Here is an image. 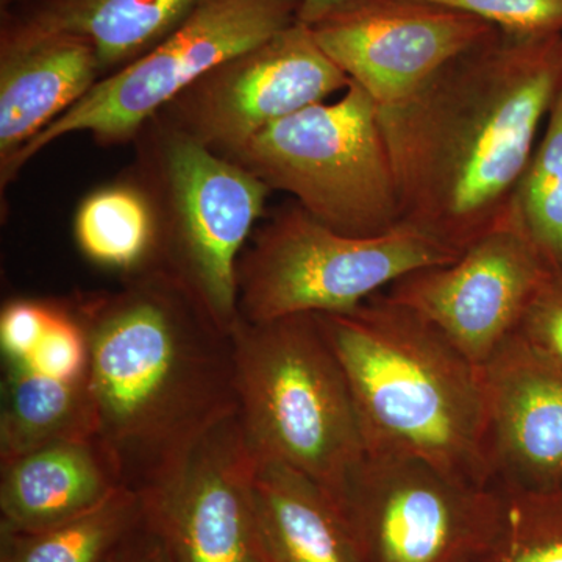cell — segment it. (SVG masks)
Segmentation results:
<instances>
[{"label": "cell", "instance_id": "1", "mask_svg": "<svg viewBox=\"0 0 562 562\" xmlns=\"http://www.w3.org/2000/svg\"><path fill=\"white\" fill-rule=\"evenodd\" d=\"M562 35L495 32L380 109L402 222L460 255L508 220L554 99Z\"/></svg>", "mask_w": 562, "mask_h": 562}, {"label": "cell", "instance_id": "2", "mask_svg": "<svg viewBox=\"0 0 562 562\" xmlns=\"http://www.w3.org/2000/svg\"><path fill=\"white\" fill-rule=\"evenodd\" d=\"M66 301L87 336L95 439L122 486L157 490L238 413L232 331L160 269Z\"/></svg>", "mask_w": 562, "mask_h": 562}, {"label": "cell", "instance_id": "3", "mask_svg": "<svg viewBox=\"0 0 562 562\" xmlns=\"http://www.w3.org/2000/svg\"><path fill=\"white\" fill-rule=\"evenodd\" d=\"M316 316L346 373L368 457L414 458L494 486L482 366L383 292Z\"/></svg>", "mask_w": 562, "mask_h": 562}, {"label": "cell", "instance_id": "4", "mask_svg": "<svg viewBox=\"0 0 562 562\" xmlns=\"http://www.w3.org/2000/svg\"><path fill=\"white\" fill-rule=\"evenodd\" d=\"M238 419L257 460L283 462L342 506L368 452L346 373L316 314L238 319Z\"/></svg>", "mask_w": 562, "mask_h": 562}, {"label": "cell", "instance_id": "5", "mask_svg": "<svg viewBox=\"0 0 562 562\" xmlns=\"http://www.w3.org/2000/svg\"><path fill=\"white\" fill-rule=\"evenodd\" d=\"M131 183L155 222L151 269L169 273L224 330L239 319L238 265L271 190L243 166L154 117L133 139Z\"/></svg>", "mask_w": 562, "mask_h": 562}, {"label": "cell", "instance_id": "6", "mask_svg": "<svg viewBox=\"0 0 562 562\" xmlns=\"http://www.w3.org/2000/svg\"><path fill=\"white\" fill-rule=\"evenodd\" d=\"M222 157L342 235L369 238L402 222L379 105L353 81L338 101L273 122Z\"/></svg>", "mask_w": 562, "mask_h": 562}, {"label": "cell", "instance_id": "7", "mask_svg": "<svg viewBox=\"0 0 562 562\" xmlns=\"http://www.w3.org/2000/svg\"><path fill=\"white\" fill-rule=\"evenodd\" d=\"M457 258L405 222L360 238L333 231L292 202L271 214L239 258V319L346 313L409 272Z\"/></svg>", "mask_w": 562, "mask_h": 562}, {"label": "cell", "instance_id": "8", "mask_svg": "<svg viewBox=\"0 0 562 562\" xmlns=\"http://www.w3.org/2000/svg\"><path fill=\"white\" fill-rule=\"evenodd\" d=\"M297 11V0H199L150 50L102 77L18 151L0 169V184L5 188L36 154L74 133H88L103 146L131 143L211 69L295 24Z\"/></svg>", "mask_w": 562, "mask_h": 562}, {"label": "cell", "instance_id": "9", "mask_svg": "<svg viewBox=\"0 0 562 562\" xmlns=\"http://www.w3.org/2000/svg\"><path fill=\"white\" fill-rule=\"evenodd\" d=\"M342 509L364 562H453L490 542L503 498L414 458L366 457Z\"/></svg>", "mask_w": 562, "mask_h": 562}, {"label": "cell", "instance_id": "10", "mask_svg": "<svg viewBox=\"0 0 562 562\" xmlns=\"http://www.w3.org/2000/svg\"><path fill=\"white\" fill-rule=\"evenodd\" d=\"M349 83L312 27L297 21L211 69L155 117L225 155Z\"/></svg>", "mask_w": 562, "mask_h": 562}, {"label": "cell", "instance_id": "11", "mask_svg": "<svg viewBox=\"0 0 562 562\" xmlns=\"http://www.w3.org/2000/svg\"><path fill=\"white\" fill-rule=\"evenodd\" d=\"M553 277L509 214L457 260L409 272L384 295L430 322L469 360L483 366L519 330Z\"/></svg>", "mask_w": 562, "mask_h": 562}, {"label": "cell", "instance_id": "12", "mask_svg": "<svg viewBox=\"0 0 562 562\" xmlns=\"http://www.w3.org/2000/svg\"><path fill=\"white\" fill-rule=\"evenodd\" d=\"M310 27L325 54L380 109L409 98L497 32L472 14L425 0H358Z\"/></svg>", "mask_w": 562, "mask_h": 562}, {"label": "cell", "instance_id": "13", "mask_svg": "<svg viewBox=\"0 0 562 562\" xmlns=\"http://www.w3.org/2000/svg\"><path fill=\"white\" fill-rule=\"evenodd\" d=\"M255 471L236 413L203 436L171 479L143 495L172 562H271L255 509Z\"/></svg>", "mask_w": 562, "mask_h": 562}, {"label": "cell", "instance_id": "14", "mask_svg": "<svg viewBox=\"0 0 562 562\" xmlns=\"http://www.w3.org/2000/svg\"><path fill=\"white\" fill-rule=\"evenodd\" d=\"M482 369L492 484L562 486V368L517 331Z\"/></svg>", "mask_w": 562, "mask_h": 562}, {"label": "cell", "instance_id": "15", "mask_svg": "<svg viewBox=\"0 0 562 562\" xmlns=\"http://www.w3.org/2000/svg\"><path fill=\"white\" fill-rule=\"evenodd\" d=\"M95 438L68 439L0 462V531L46 530L91 512L121 490Z\"/></svg>", "mask_w": 562, "mask_h": 562}, {"label": "cell", "instance_id": "16", "mask_svg": "<svg viewBox=\"0 0 562 562\" xmlns=\"http://www.w3.org/2000/svg\"><path fill=\"white\" fill-rule=\"evenodd\" d=\"M199 0H22L2 11L0 49L50 35L90 41L102 77L150 50Z\"/></svg>", "mask_w": 562, "mask_h": 562}, {"label": "cell", "instance_id": "17", "mask_svg": "<svg viewBox=\"0 0 562 562\" xmlns=\"http://www.w3.org/2000/svg\"><path fill=\"white\" fill-rule=\"evenodd\" d=\"M102 79L90 41L50 35L0 49V169Z\"/></svg>", "mask_w": 562, "mask_h": 562}, {"label": "cell", "instance_id": "18", "mask_svg": "<svg viewBox=\"0 0 562 562\" xmlns=\"http://www.w3.org/2000/svg\"><path fill=\"white\" fill-rule=\"evenodd\" d=\"M254 501L269 561L364 562L342 506L302 472L257 460Z\"/></svg>", "mask_w": 562, "mask_h": 562}, {"label": "cell", "instance_id": "19", "mask_svg": "<svg viewBox=\"0 0 562 562\" xmlns=\"http://www.w3.org/2000/svg\"><path fill=\"white\" fill-rule=\"evenodd\" d=\"M0 462L68 439L95 438L88 375L63 380L3 360Z\"/></svg>", "mask_w": 562, "mask_h": 562}, {"label": "cell", "instance_id": "20", "mask_svg": "<svg viewBox=\"0 0 562 562\" xmlns=\"http://www.w3.org/2000/svg\"><path fill=\"white\" fill-rule=\"evenodd\" d=\"M144 516L143 495L121 487L68 522L32 532L0 531V562H109Z\"/></svg>", "mask_w": 562, "mask_h": 562}, {"label": "cell", "instance_id": "21", "mask_svg": "<svg viewBox=\"0 0 562 562\" xmlns=\"http://www.w3.org/2000/svg\"><path fill=\"white\" fill-rule=\"evenodd\" d=\"M74 232L85 257L120 272L122 279L154 266V214L131 181L88 195L77 211Z\"/></svg>", "mask_w": 562, "mask_h": 562}, {"label": "cell", "instance_id": "22", "mask_svg": "<svg viewBox=\"0 0 562 562\" xmlns=\"http://www.w3.org/2000/svg\"><path fill=\"white\" fill-rule=\"evenodd\" d=\"M512 214L550 272L562 279V88L514 192Z\"/></svg>", "mask_w": 562, "mask_h": 562}, {"label": "cell", "instance_id": "23", "mask_svg": "<svg viewBox=\"0 0 562 562\" xmlns=\"http://www.w3.org/2000/svg\"><path fill=\"white\" fill-rule=\"evenodd\" d=\"M503 492L509 539L502 562H562V486Z\"/></svg>", "mask_w": 562, "mask_h": 562}, {"label": "cell", "instance_id": "24", "mask_svg": "<svg viewBox=\"0 0 562 562\" xmlns=\"http://www.w3.org/2000/svg\"><path fill=\"white\" fill-rule=\"evenodd\" d=\"M479 18L505 35H562V0H425Z\"/></svg>", "mask_w": 562, "mask_h": 562}, {"label": "cell", "instance_id": "25", "mask_svg": "<svg viewBox=\"0 0 562 562\" xmlns=\"http://www.w3.org/2000/svg\"><path fill=\"white\" fill-rule=\"evenodd\" d=\"M20 361L46 375L79 380L88 375L90 351L83 328L70 312L68 301H54V313L43 338L25 360Z\"/></svg>", "mask_w": 562, "mask_h": 562}, {"label": "cell", "instance_id": "26", "mask_svg": "<svg viewBox=\"0 0 562 562\" xmlns=\"http://www.w3.org/2000/svg\"><path fill=\"white\" fill-rule=\"evenodd\" d=\"M54 301H13L0 314L3 360H25L49 327Z\"/></svg>", "mask_w": 562, "mask_h": 562}, {"label": "cell", "instance_id": "27", "mask_svg": "<svg viewBox=\"0 0 562 562\" xmlns=\"http://www.w3.org/2000/svg\"><path fill=\"white\" fill-rule=\"evenodd\" d=\"M520 335L562 368V279L553 277L531 303Z\"/></svg>", "mask_w": 562, "mask_h": 562}, {"label": "cell", "instance_id": "28", "mask_svg": "<svg viewBox=\"0 0 562 562\" xmlns=\"http://www.w3.org/2000/svg\"><path fill=\"white\" fill-rule=\"evenodd\" d=\"M109 562H172L160 535L151 527L147 517L135 531L121 543Z\"/></svg>", "mask_w": 562, "mask_h": 562}, {"label": "cell", "instance_id": "29", "mask_svg": "<svg viewBox=\"0 0 562 562\" xmlns=\"http://www.w3.org/2000/svg\"><path fill=\"white\" fill-rule=\"evenodd\" d=\"M353 2H358V0H297V20L302 24L313 25L333 11L342 9V7L350 5Z\"/></svg>", "mask_w": 562, "mask_h": 562}, {"label": "cell", "instance_id": "30", "mask_svg": "<svg viewBox=\"0 0 562 562\" xmlns=\"http://www.w3.org/2000/svg\"><path fill=\"white\" fill-rule=\"evenodd\" d=\"M22 0H0V11L10 10L11 7L18 5Z\"/></svg>", "mask_w": 562, "mask_h": 562}]
</instances>
